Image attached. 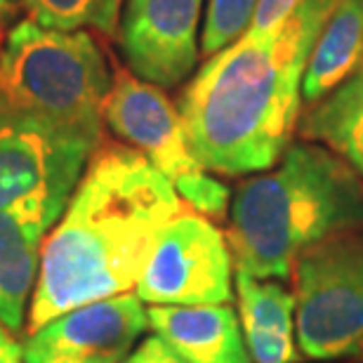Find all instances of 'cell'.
<instances>
[{
	"mask_svg": "<svg viewBox=\"0 0 363 363\" xmlns=\"http://www.w3.org/2000/svg\"><path fill=\"white\" fill-rule=\"evenodd\" d=\"M184 210L172 182L121 142H101L45 236L26 333L137 288L158 234Z\"/></svg>",
	"mask_w": 363,
	"mask_h": 363,
	"instance_id": "6da1fadb",
	"label": "cell"
},
{
	"mask_svg": "<svg viewBox=\"0 0 363 363\" xmlns=\"http://www.w3.org/2000/svg\"><path fill=\"white\" fill-rule=\"evenodd\" d=\"M333 3L302 0L276 35H243L189 81L177 108L203 170L238 177L281 161L300 123L304 74Z\"/></svg>",
	"mask_w": 363,
	"mask_h": 363,
	"instance_id": "7a4b0ae2",
	"label": "cell"
},
{
	"mask_svg": "<svg viewBox=\"0 0 363 363\" xmlns=\"http://www.w3.org/2000/svg\"><path fill=\"white\" fill-rule=\"evenodd\" d=\"M363 227V177L311 142H295L269 172L238 184L227 243L238 274L288 279L302 250Z\"/></svg>",
	"mask_w": 363,
	"mask_h": 363,
	"instance_id": "3957f363",
	"label": "cell"
},
{
	"mask_svg": "<svg viewBox=\"0 0 363 363\" xmlns=\"http://www.w3.org/2000/svg\"><path fill=\"white\" fill-rule=\"evenodd\" d=\"M0 85L21 108L99 149L111 62L92 31H57L31 19L14 24L0 45Z\"/></svg>",
	"mask_w": 363,
	"mask_h": 363,
	"instance_id": "277c9868",
	"label": "cell"
},
{
	"mask_svg": "<svg viewBox=\"0 0 363 363\" xmlns=\"http://www.w3.org/2000/svg\"><path fill=\"white\" fill-rule=\"evenodd\" d=\"M290 276L302 357L333 361L357 354L363 345V227L309 245Z\"/></svg>",
	"mask_w": 363,
	"mask_h": 363,
	"instance_id": "5b68a950",
	"label": "cell"
},
{
	"mask_svg": "<svg viewBox=\"0 0 363 363\" xmlns=\"http://www.w3.org/2000/svg\"><path fill=\"white\" fill-rule=\"evenodd\" d=\"M94 151L21 108L0 85V210L33 196L67 208Z\"/></svg>",
	"mask_w": 363,
	"mask_h": 363,
	"instance_id": "8992f818",
	"label": "cell"
},
{
	"mask_svg": "<svg viewBox=\"0 0 363 363\" xmlns=\"http://www.w3.org/2000/svg\"><path fill=\"white\" fill-rule=\"evenodd\" d=\"M231 269L227 234L208 217L182 210L158 234L137 295L151 307L229 304Z\"/></svg>",
	"mask_w": 363,
	"mask_h": 363,
	"instance_id": "52a82bcc",
	"label": "cell"
},
{
	"mask_svg": "<svg viewBox=\"0 0 363 363\" xmlns=\"http://www.w3.org/2000/svg\"><path fill=\"white\" fill-rule=\"evenodd\" d=\"M149 330V309L137 293L81 304L26 333L24 363H118Z\"/></svg>",
	"mask_w": 363,
	"mask_h": 363,
	"instance_id": "ba28073f",
	"label": "cell"
},
{
	"mask_svg": "<svg viewBox=\"0 0 363 363\" xmlns=\"http://www.w3.org/2000/svg\"><path fill=\"white\" fill-rule=\"evenodd\" d=\"M206 0H125L118 50L125 69L156 88H177L199 64V24Z\"/></svg>",
	"mask_w": 363,
	"mask_h": 363,
	"instance_id": "9c48e42d",
	"label": "cell"
},
{
	"mask_svg": "<svg viewBox=\"0 0 363 363\" xmlns=\"http://www.w3.org/2000/svg\"><path fill=\"white\" fill-rule=\"evenodd\" d=\"M104 125L125 147L135 149L170 182L201 170L189 149L179 108L125 67H113V85L104 106Z\"/></svg>",
	"mask_w": 363,
	"mask_h": 363,
	"instance_id": "30bf717a",
	"label": "cell"
},
{
	"mask_svg": "<svg viewBox=\"0 0 363 363\" xmlns=\"http://www.w3.org/2000/svg\"><path fill=\"white\" fill-rule=\"evenodd\" d=\"M64 210L40 196L0 210V321L12 335H19L26 325L43 243Z\"/></svg>",
	"mask_w": 363,
	"mask_h": 363,
	"instance_id": "8fae6325",
	"label": "cell"
},
{
	"mask_svg": "<svg viewBox=\"0 0 363 363\" xmlns=\"http://www.w3.org/2000/svg\"><path fill=\"white\" fill-rule=\"evenodd\" d=\"M149 328L186 363H252L241 321L229 304L149 307Z\"/></svg>",
	"mask_w": 363,
	"mask_h": 363,
	"instance_id": "7c38bea8",
	"label": "cell"
},
{
	"mask_svg": "<svg viewBox=\"0 0 363 363\" xmlns=\"http://www.w3.org/2000/svg\"><path fill=\"white\" fill-rule=\"evenodd\" d=\"M236 304L252 363H300L295 337V295L274 279L236 272Z\"/></svg>",
	"mask_w": 363,
	"mask_h": 363,
	"instance_id": "4fadbf2b",
	"label": "cell"
},
{
	"mask_svg": "<svg viewBox=\"0 0 363 363\" xmlns=\"http://www.w3.org/2000/svg\"><path fill=\"white\" fill-rule=\"evenodd\" d=\"M304 142L333 151L363 177V62L335 90L300 113Z\"/></svg>",
	"mask_w": 363,
	"mask_h": 363,
	"instance_id": "5bb4252c",
	"label": "cell"
},
{
	"mask_svg": "<svg viewBox=\"0 0 363 363\" xmlns=\"http://www.w3.org/2000/svg\"><path fill=\"white\" fill-rule=\"evenodd\" d=\"M363 62V0H335L318 35L307 74L302 99L307 104L323 99Z\"/></svg>",
	"mask_w": 363,
	"mask_h": 363,
	"instance_id": "9a60e30c",
	"label": "cell"
},
{
	"mask_svg": "<svg viewBox=\"0 0 363 363\" xmlns=\"http://www.w3.org/2000/svg\"><path fill=\"white\" fill-rule=\"evenodd\" d=\"M125 0H21L26 17L57 31H97L113 38Z\"/></svg>",
	"mask_w": 363,
	"mask_h": 363,
	"instance_id": "2e32d148",
	"label": "cell"
},
{
	"mask_svg": "<svg viewBox=\"0 0 363 363\" xmlns=\"http://www.w3.org/2000/svg\"><path fill=\"white\" fill-rule=\"evenodd\" d=\"M259 0H208L201 33V55L210 60L248 33Z\"/></svg>",
	"mask_w": 363,
	"mask_h": 363,
	"instance_id": "e0dca14e",
	"label": "cell"
},
{
	"mask_svg": "<svg viewBox=\"0 0 363 363\" xmlns=\"http://www.w3.org/2000/svg\"><path fill=\"white\" fill-rule=\"evenodd\" d=\"M172 186H175L182 203H186L194 213L208 217V220H222L227 215L231 189L215 175H208L203 168L175 179Z\"/></svg>",
	"mask_w": 363,
	"mask_h": 363,
	"instance_id": "ac0fdd59",
	"label": "cell"
},
{
	"mask_svg": "<svg viewBox=\"0 0 363 363\" xmlns=\"http://www.w3.org/2000/svg\"><path fill=\"white\" fill-rule=\"evenodd\" d=\"M300 3L302 0H259L257 12L245 35H250V38H272V35L281 31Z\"/></svg>",
	"mask_w": 363,
	"mask_h": 363,
	"instance_id": "d6986e66",
	"label": "cell"
},
{
	"mask_svg": "<svg viewBox=\"0 0 363 363\" xmlns=\"http://www.w3.org/2000/svg\"><path fill=\"white\" fill-rule=\"evenodd\" d=\"M118 363H186L179 359V354L165 342L163 337H158L156 333L149 337H144L125 359Z\"/></svg>",
	"mask_w": 363,
	"mask_h": 363,
	"instance_id": "ffe728a7",
	"label": "cell"
},
{
	"mask_svg": "<svg viewBox=\"0 0 363 363\" xmlns=\"http://www.w3.org/2000/svg\"><path fill=\"white\" fill-rule=\"evenodd\" d=\"M0 363H24L21 345H17V340L5 328L3 321H0Z\"/></svg>",
	"mask_w": 363,
	"mask_h": 363,
	"instance_id": "44dd1931",
	"label": "cell"
},
{
	"mask_svg": "<svg viewBox=\"0 0 363 363\" xmlns=\"http://www.w3.org/2000/svg\"><path fill=\"white\" fill-rule=\"evenodd\" d=\"M5 5H7V0H0V26H3V12H5ZM3 31H0V45H3Z\"/></svg>",
	"mask_w": 363,
	"mask_h": 363,
	"instance_id": "7402d4cb",
	"label": "cell"
},
{
	"mask_svg": "<svg viewBox=\"0 0 363 363\" xmlns=\"http://www.w3.org/2000/svg\"><path fill=\"white\" fill-rule=\"evenodd\" d=\"M357 354H359V357H361V361H363V345L359 347V352H357Z\"/></svg>",
	"mask_w": 363,
	"mask_h": 363,
	"instance_id": "603a6c76",
	"label": "cell"
}]
</instances>
